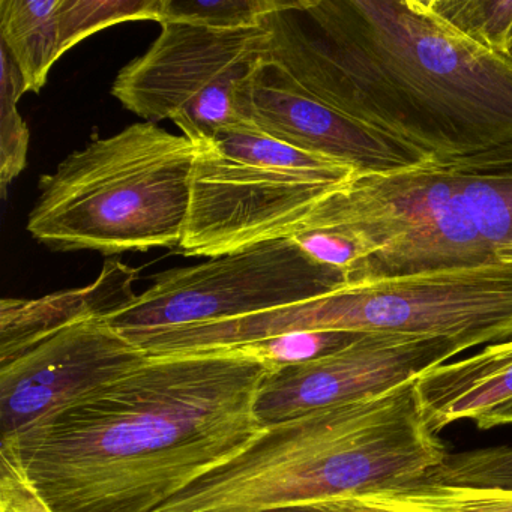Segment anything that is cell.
Returning <instances> with one entry per match:
<instances>
[{
  "instance_id": "21",
  "label": "cell",
  "mask_w": 512,
  "mask_h": 512,
  "mask_svg": "<svg viewBox=\"0 0 512 512\" xmlns=\"http://www.w3.org/2000/svg\"><path fill=\"white\" fill-rule=\"evenodd\" d=\"M293 0H163L160 25L190 23L212 29H247L260 26L275 11H283Z\"/></svg>"
},
{
  "instance_id": "13",
  "label": "cell",
  "mask_w": 512,
  "mask_h": 512,
  "mask_svg": "<svg viewBox=\"0 0 512 512\" xmlns=\"http://www.w3.org/2000/svg\"><path fill=\"white\" fill-rule=\"evenodd\" d=\"M137 271L109 260L95 283L38 299L0 302V361L11 358L47 335L91 317H109L136 299Z\"/></svg>"
},
{
  "instance_id": "27",
  "label": "cell",
  "mask_w": 512,
  "mask_h": 512,
  "mask_svg": "<svg viewBox=\"0 0 512 512\" xmlns=\"http://www.w3.org/2000/svg\"><path fill=\"white\" fill-rule=\"evenodd\" d=\"M473 422L479 430H490L494 427L512 425V400L502 404V406L494 407L490 412L484 413Z\"/></svg>"
},
{
  "instance_id": "10",
  "label": "cell",
  "mask_w": 512,
  "mask_h": 512,
  "mask_svg": "<svg viewBox=\"0 0 512 512\" xmlns=\"http://www.w3.org/2000/svg\"><path fill=\"white\" fill-rule=\"evenodd\" d=\"M466 350L454 338L367 334L325 358L272 370L260 386L254 412L268 428L316 410L370 400Z\"/></svg>"
},
{
  "instance_id": "23",
  "label": "cell",
  "mask_w": 512,
  "mask_h": 512,
  "mask_svg": "<svg viewBox=\"0 0 512 512\" xmlns=\"http://www.w3.org/2000/svg\"><path fill=\"white\" fill-rule=\"evenodd\" d=\"M290 239L311 260L340 271L344 278L370 254L364 239L344 227L302 226Z\"/></svg>"
},
{
  "instance_id": "9",
  "label": "cell",
  "mask_w": 512,
  "mask_h": 512,
  "mask_svg": "<svg viewBox=\"0 0 512 512\" xmlns=\"http://www.w3.org/2000/svg\"><path fill=\"white\" fill-rule=\"evenodd\" d=\"M344 286L340 271L314 262L292 239H280L157 275L145 293L107 320L133 337L251 316Z\"/></svg>"
},
{
  "instance_id": "5",
  "label": "cell",
  "mask_w": 512,
  "mask_h": 512,
  "mask_svg": "<svg viewBox=\"0 0 512 512\" xmlns=\"http://www.w3.org/2000/svg\"><path fill=\"white\" fill-rule=\"evenodd\" d=\"M197 143L152 122L130 125L41 178L28 232L52 250L106 256L184 239Z\"/></svg>"
},
{
  "instance_id": "1",
  "label": "cell",
  "mask_w": 512,
  "mask_h": 512,
  "mask_svg": "<svg viewBox=\"0 0 512 512\" xmlns=\"http://www.w3.org/2000/svg\"><path fill=\"white\" fill-rule=\"evenodd\" d=\"M260 25L266 61L430 163L512 146V58L455 31L427 0H293Z\"/></svg>"
},
{
  "instance_id": "16",
  "label": "cell",
  "mask_w": 512,
  "mask_h": 512,
  "mask_svg": "<svg viewBox=\"0 0 512 512\" xmlns=\"http://www.w3.org/2000/svg\"><path fill=\"white\" fill-rule=\"evenodd\" d=\"M364 335L367 334L344 331L292 332V334L277 335V337L251 341L238 346L197 350V352L251 359L274 368H281L325 358L352 346Z\"/></svg>"
},
{
  "instance_id": "18",
  "label": "cell",
  "mask_w": 512,
  "mask_h": 512,
  "mask_svg": "<svg viewBox=\"0 0 512 512\" xmlns=\"http://www.w3.org/2000/svg\"><path fill=\"white\" fill-rule=\"evenodd\" d=\"M427 4L473 43L512 58V0H427Z\"/></svg>"
},
{
  "instance_id": "25",
  "label": "cell",
  "mask_w": 512,
  "mask_h": 512,
  "mask_svg": "<svg viewBox=\"0 0 512 512\" xmlns=\"http://www.w3.org/2000/svg\"><path fill=\"white\" fill-rule=\"evenodd\" d=\"M260 512H406L368 502L364 497L347 496L334 499L311 500V502L295 503L281 508L266 509Z\"/></svg>"
},
{
  "instance_id": "20",
  "label": "cell",
  "mask_w": 512,
  "mask_h": 512,
  "mask_svg": "<svg viewBox=\"0 0 512 512\" xmlns=\"http://www.w3.org/2000/svg\"><path fill=\"white\" fill-rule=\"evenodd\" d=\"M0 53V185L5 197L8 185L25 170L29 130L17 109V103L26 94L22 74L4 47Z\"/></svg>"
},
{
  "instance_id": "24",
  "label": "cell",
  "mask_w": 512,
  "mask_h": 512,
  "mask_svg": "<svg viewBox=\"0 0 512 512\" xmlns=\"http://www.w3.org/2000/svg\"><path fill=\"white\" fill-rule=\"evenodd\" d=\"M0 512H53L7 449H0Z\"/></svg>"
},
{
  "instance_id": "19",
  "label": "cell",
  "mask_w": 512,
  "mask_h": 512,
  "mask_svg": "<svg viewBox=\"0 0 512 512\" xmlns=\"http://www.w3.org/2000/svg\"><path fill=\"white\" fill-rule=\"evenodd\" d=\"M424 485L512 493V446L448 452L445 460L425 476Z\"/></svg>"
},
{
  "instance_id": "7",
  "label": "cell",
  "mask_w": 512,
  "mask_h": 512,
  "mask_svg": "<svg viewBox=\"0 0 512 512\" xmlns=\"http://www.w3.org/2000/svg\"><path fill=\"white\" fill-rule=\"evenodd\" d=\"M310 331L454 338L469 349L512 340V263L353 284L230 322L241 344Z\"/></svg>"
},
{
  "instance_id": "2",
  "label": "cell",
  "mask_w": 512,
  "mask_h": 512,
  "mask_svg": "<svg viewBox=\"0 0 512 512\" xmlns=\"http://www.w3.org/2000/svg\"><path fill=\"white\" fill-rule=\"evenodd\" d=\"M272 370L208 352L148 358L0 449L53 512H154L262 434L254 407Z\"/></svg>"
},
{
  "instance_id": "3",
  "label": "cell",
  "mask_w": 512,
  "mask_h": 512,
  "mask_svg": "<svg viewBox=\"0 0 512 512\" xmlns=\"http://www.w3.org/2000/svg\"><path fill=\"white\" fill-rule=\"evenodd\" d=\"M446 455L412 380L370 400L265 428L154 512H260L400 490Z\"/></svg>"
},
{
  "instance_id": "26",
  "label": "cell",
  "mask_w": 512,
  "mask_h": 512,
  "mask_svg": "<svg viewBox=\"0 0 512 512\" xmlns=\"http://www.w3.org/2000/svg\"><path fill=\"white\" fill-rule=\"evenodd\" d=\"M448 164L457 169L466 170V172L476 173V175L512 179V146L494 149V151L473 155V157Z\"/></svg>"
},
{
  "instance_id": "14",
  "label": "cell",
  "mask_w": 512,
  "mask_h": 512,
  "mask_svg": "<svg viewBox=\"0 0 512 512\" xmlns=\"http://www.w3.org/2000/svg\"><path fill=\"white\" fill-rule=\"evenodd\" d=\"M416 388L436 433L463 419L475 421L512 400V340L439 365L416 379Z\"/></svg>"
},
{
  "instance_id": "12",
  "label": "cell",
  "mask_w": 512,
  "mask_h": 512,
  "mask_svg": "<svg viewBox=\"0 0 512 512\" xmlns=\"http://www.w3.org/2000/svg\"><path fill=\"white\" fill-rule=\"evenodd\" d=\"M244 122L308 154L352 167L358 175L398 172L427 157L308 94L286 71L263 59L241 101Z\"/></svg>"
},
{
  "instance_id": "15",
  "label": "cell",
  "mask_w": 512,
  "mask_h": 512,
  "mask_svg": "<svg viewBox=\"0 0 512 512\" xmlns=\"http://www.w3.org/2000/svg\"><path fill=\"white\" fill-rule=\"evenodd\" d=\"M61 0H0V37L26 92H40L59 53Z\"/></svg>"
},
{
  "instance_id": "4",
  "label": "cell",
  "mask_w": 512,
  "mask_h": 512,
  "mask_svg": "<svg viewBox=\"0 0 512 512\" xmlns=\"http://www.w3.org/2000/svg\"><path fill=\"white\" fill-rule=\"evenodd\" d=\"M302 226L344 227L364 239L370 254L346 286L512 263V179L433 163L353 175Z\"/></svg>"
},
{
  "instance_id": "8",
  "label": "cell",
  "mask_w": 512,
  "mask_h": 512,
  "mask_svg": "<svg viewBox=\"0 0 512 512\" xmlns=\"http://www.w3.org/2000/svg\"><path fill=\"white\" fill-rule=\"evenodd\" d=\"M265 26L161 23L148 52L122 68L112 95L145 122L172 121L194 143L244 127L241 101L268 47Z\"/></svg>"
},
{
  "instance_id": "22",
  "label": "cell",
  "mask_w": 512,
  "mask_h": 512,
  "mask_svg": "<svg viewBox=\"0 0 512 512\" xmlns=\"http://www.w3.org/2000/svg\"><path fill=\"white\" fill-rule=\"evenodd\" d=\"M385 505L406 512H512V493L410 485L383 497Z\"/></svg>"
},
{
  "instance_id": "17",
  "label": "cell",
  "mask_w": 512,
  "mask_h": 512,
  "mask_svg": "<svg viewBox=\"0 0 512 512\" xmlns=\"http://www.w3.org/2000/svg\"><path fill=\"white\" fill-rule=\"evenodd\" d=\"M163 0H61L59 53L110 26L134 20L160 22Z\"/></svg>"
},
{
  "instance_id": "11",
  "label": "cell",
  "mask_w": 512,
  "mask_h": 512,
  "mask_svg": "<svg viewBox=\"0 0 512 512\" xmlns=\"http://www.w3.org/2000/svg\"><path fill=\"white\" fill-rule=\"evenodd\" d=\"M148 353L107 317L71 323L0 361V439L8 440L53 410L119 379Z\"/></svg>"
},
{
  "instance_id": "6",
  "label": "cell",
  "mask_w": 512,
  "mask_h": 512,
  "mask_svg": "<svg viewBox=\"0 0 512 512\" xmlns=\"http://www.w3.org/2000/svg\"><path fill=\"white\" fill-rule=\"evenodd\" d=\"M191 202L179 253L220 257L289 239L352 167L308 154L250 125L197 143Z\"/></svg>"
}]
</instances>
